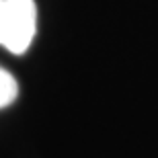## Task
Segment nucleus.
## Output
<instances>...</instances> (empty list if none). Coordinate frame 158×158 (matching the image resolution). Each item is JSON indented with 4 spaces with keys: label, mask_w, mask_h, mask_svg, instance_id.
Returning <instances> with one entry per match:
<instances>
[{
    "label": "nucleus",
    "mask_w": 158,
    "mask_h": 158,
    "mask_svg": "<svg viewBox=\"0 0 158 158\" xmlns=\"http://www.w3.org/2000/svg\"><path fill=\"white\" fill-rule=\"evenodd\" d=\"M17 97H19V82L15 80V76L8 70L0 68V109L15 103Z\"/></svg>",
    "instance_id": "2"
},
{
    "label": "nucleus",
    "mask_w": 158,
    "mask_h": 158,
    "mask_svg": "<svg viewBox=\"0 0 158 158\" xmlns=\"http://www.w3.org/2000/svg\"><path fill=\"white\" fill-rule=\"evenodd\" d=\"M35 33V0H0V45L21 56L31 47Z\"/></svg>",
    "instance_id": "1"
}]
</instances>
